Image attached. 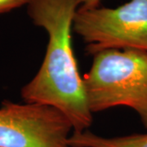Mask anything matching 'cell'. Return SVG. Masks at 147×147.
Returning a JSON list of instances; mask_svg holds the SVG:
<instances>
[{
  "label": "cell",
  "instance_id": "6da1fadb",
  "mask_svg": "<svg viewBox=\"0 0 147 147\" xmlns=\"http://www.w3.org/2000/svg\"><path fill=\"white\" fill-rule=\"evenodd\" d=\"M79 8L77 0H31L27 5L28 15L47 32L48 42L38 71L21 89L25 102L57 109L70 122L74 131L87 130L93 117L72 44Z\"/></svg>",
  "mask_w": 147,
  "mask_h": 147
},
{
  "label": "cell",
  "instance_id": "7a4b0ae2",
  "mask_svg": "<svg viewBox=\"0 0 147 147\" xmlns=\"http://www.w3.org/2000/svg\"><path fill=\"white\" fill-rule=\"evenodd\" d=\"M83 79L92 114L126 106L137 113L147 128V52L127 49L96 53Z\"/></svg>",
  "mask_w": 147,
  "mask_h": 147
},
{
  "label": "cell",
  "instance_id": "3957f363",
  "mask_svg": "<svg viewBox=\"0 0 147 147\" xmlns=\"http://www.w3.org/2000/svg\"><path fill=\"white\" fill-rule=\"evenodd\" d=\"M74 30L93 56L106 50L147 52V0H129L114 8H79Z\"/></svg>",
  "mask_w": 147,
  "mask_h": 147
},
{
  "label": "cell",
  "instance_id": "277c9868",
  "mask_svg": "<svg viewBox=\"0 0 147 147\" xmlns=\"http://www.w3.org/2000/svg\"><path fill=\"white\" fill-rule=\"evenodd\" d=\"M72 124L53 106L4 100L0 108V147H69Z\"/></svg>",
  "mask_w": 147,
  "mask_h": 147
},
{
  "label": "cell",
  "instance_id": "5b68a950",
  "mask_svg": "<svg viewBox=\"0 0 147 147\" xmlns=\"http://www.w3.org/2000/svg\"><path fill=\"white\" fill-rule=\"evenodd\" d=\"M31 0H0V14L6 13L24 5H28Z\"/></svg>",
  "mask_w": 147,
  "mask_h": 147
},
{
  "label": "cell",
  "instance_id": "8992f818",
  "mask_svg": "<svg viewBox=\"0 0 147 147\" xmlns=\"http://www.w3.org/2000/svg\"><path fill=\"white\" fill-rule=\"evenodd\" d=\"M77 1L79 3V8L88 9V8L99 7L101 0H77Z\"/></svg>",
  "mask_w": 147,
  "mask_h": 147
}]
</instances>
